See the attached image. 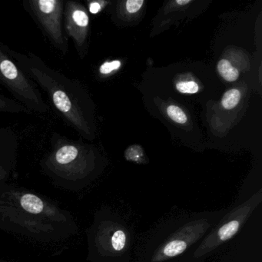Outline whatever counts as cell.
<instances>
[{"label": "cell", "mask_w": 262, "mask_h": 262, "mask_svg": "<svg viewBox=\"0 0 262 262\" xmlns=\"http://www.w3.org/2000/svg\"><path fill=\"white\" fill-rule=\"evenodd\" d=\"M227 211L198 213L159 225L141 248L138 262H177L205 237Z\"/></svg>", "instance_id": "6da1fadb"}, {"label": "cell", "mask_w": 262, "mask_h": 262, "mask_svg": "<svg viewBox=\"0 0 262 262\" xmlns=\"http://www.w3.org/2000/svg\"><path fill=\"white\" fill-rule=\"evenodd\" d=\"M4 48L20 70L47 92L55 108L69 123L80 132L88 133V125L81 110L75 82L52 70L35 55L22 54L6 47Z\"/></svg>", "instance_id": "7a4b0ae2"}, {"label": "cell", "mask_w": 262, "mask_h": 262, "mask_svg": "<svg viewBox=\"0 0 262 262\" xmlns=\"http://www.w3.org/2000/svg\"><path fill=\"white\" fill-rule=\"evenodd\" d=\"M261 202L262 193L259 191L243 203L228 210L205 237L177 262L203 261L238 233Z\"/></svg>", "instance_id": "3957f363"}, {"label": "cell", "mask_w": 262, "mask_h": 262, "mask_svg": "<svg viewBox=\"0 0 262 262\" xmlns=\"http://www.w3.org/2000/svg\"><path fill=\"white\" fill-rule=\"evenodd\" d=\"M95 231L90 250L96 256V261H129L131 232L121 217L107 212L106 217L101 219Z\"/></svg>", "instance_id": "277c9868"}, {"label": "cell", "mask_w": 262, "mask_h": 262, "mask_svg": "<svg viewBox=\"0 0 262 262\" xmlns=\"http://www.w3.org/2000/svg\"><path fill=\"white\" fill-rule=\"evenodd\" d=\"M0 84L30 112L46 113L49 111V106L34 82L20 70L4 47L1 46Z\"/></svg>", "instance_id": "5b68a950"}, {"label": "cell", "mask_w": 262, "mask_h": 262, "mask_svg": "<svg viewBox=\"0 0 262 262\" xmlns=\"http://www.w3.org/2000/svg\"><path fill=\"white\" fill-rule=\"evenodd\" d=\"M30 10L52 43L64 54L68 51V42L63 33L62 16L64 2L61 0H31Z\"/></svg>", "instance_id": "8992f818"}, {"label": "cell", "mask_w": 262, "mask_h": 262, "mask_svg": "<svg viewBox=\"0 0 262 262\" xmlns=\"http://www.w3.org/2000/svg\"><path fill=\"white\" fill-rule=\"evenodd\" d=\"M52 171L62 177L70 178L82 172L83 162L82 151L77 145L66 143L54 151L50 160Z\"/></svg>", "instance_id": "52a82bcc"}, {"label": "cell", "mask_w": 262, "mask_h": 262, "mask_svg": "<svg viewBox=\"0 0 262 262\" xmlns=\"http://www.w3.org/2000/svg\"><path fill=\"white\" fill-rule=\"evenodd\" d=\"M64 10L66 31L74 41L78 50H80L86 39L90 18L83 7L73 1L66 3Z\"/></svg>", "instance_id": "ba28073f"}, {"label": "cell", "mask_w": 262, "mask_h": 262, "mask_svg": "<svg viewBox=\"0 0 262 262\" xmlns=\"http://www.w3.org/2000/svg\"><path fill=\"white\" fill-rule=\"evenodd\" d=\"M0 112L11 113H31V112L26 108L18 101L9 99L0 95Z\"/></svg>", "instance_id": "9c48e42d"}, {"label": "cell", "mask_w": 262, "mask_h": 262, "mask_svg": "<svg viewBox=\"0 0 262 262\" xmlns=\"http://www.w3.org/2000/svg\"><path fill=\"white\" fill-rule=\"evenodd\" d=\"M217 71L222 78L228 82H234L239 77L237 69L234 68L226 59H221L217 63Z\"/></svg>", "instance_id": "30bf717a"}, {"label": "cell", "mask_w": 262, "mask_h": 262, "mask_svg": "<svg viewBox=\"0 0 262 262\" xmlns=\"http://www.w3.org/2000/svg\"><path fill=\"white\" fill-rule=\"evenodd\" d=\"M241 97H242V95L239 90H236V89L228 90L222 97V106L227 110H232L238 105Z\"/></svg>", "instance_id": "8fae6325"}, {"label": "cell", "mask_w": 262, "mask_h": 262, "mask_svg": "<svg viewBox=\"0 0 262 262\" xmlns=\"http://www.w3.org/2000/svg\"><path fill=\"white\" fill-rule=\"evenodd\" d=\"M167 114L171 120L177 123L185 124L188 121V118L183 110L174 105H169L168 107Z\"/></svg>", "instance_id": "7c38bea8"}, {"label": "cell", "mask_w": 262, "mask_h": 262, "mask_svg": "<svg viewBox=\"0 0 262 262\" xmlns=\"http://www.w3.org/2000/svg\"><path fill=\"white\" fill-rule=\"evenodd\" d=\"M178 91L184 94H194L199 90V86L195 82L187 81V82H179L176 84Z\"/></svg>", "instance_id": "4fadbf2b"}, {"label": "cell", "mask_w": 262, "mask_h": 262, "mask_svg": "<svg viewBox=\"0 0 262 262\" xmlns=\"http://www.w3.org/2000/svg\"><path fill=\"white\" fill-rule=\"evenodd\" d=\"M121 67V62L119 60L106 62L102 64L99 68V72L101 74L107 75L113 73V71L119 70Z\"/></svg>", "instance_id": "5bb4252c"}, {"label": "cell", "mask_w": 262, "mask_h": 262, "mask_svg": "<svg viewBox=\"0 0 262 262\" xmlns=\"http://www.w3.org/2000/svg\"><path fill=\"white\" fill-rule=\"evenodd\" d=\"M143 4V0H128L125 5H126L127 11L133 14L139 12Z\"/></svg>", "instance_id": "9a60e30c"}, {"label": "cell", "mask_w": 262, "mask_h": 262, "mask_svg": "<svg viewBox=\"0 0 262 262\" xmlns=\"http://www.w3.org/2000/svg\"><path fill=\"white\" fill-rule=\"evenodd\" d=\"M100 10L101 6L99 3L93 2L90 5V13H93V14H96V13L100 11Z\"/></svg>", "instance_id": "2e32d148"}, {"label": "cell", "mask_w": 262, "mask_h": 262, "mask_svg": "<svg viewBox=\"0 0 262 262\" xmlns=\"http://www.w3.org/2000/svg\"><path fill=\"white\" fill-rule=\"evenodd\" d=\"M190 3H191V0H178L176 4H179V5L184 6L190 4Z\"/></svg>", "instance_id": "e0dca14e"}, {"label": "cell", "mask_w": 262, "mask_h": 262, "mask_svg": "<svg viewBox=\"0 0 262 262\" xmlns=\"http://www.w3.org/2000/svg\"><path fill=\"white\" fill-rule=\"evenodd\" d=\"M6 176H7V173H6V171H4V170L1 167H0V180H1L2 179H4Z\"/></svg>", "instance_id": "ac0fdd59"}, {"label": "cell", "mask_w": 262, "mask_h": 262, "mask_svg": "<svg viewBox=\"0 0 262 262\" xmlns=\"http://www.w3.org/2000/svg\"><path fill=\"white\" fill-rule=\"evenodd\" d=\"M0 262H3V261H0Z\"/></svg>", "instance_id": "d6986e66"}]
</instances>
